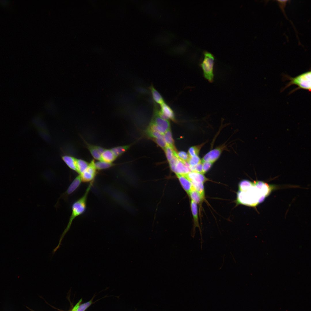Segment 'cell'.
<instances>
[{"mask_svg":"<svg viewBox=\"0 0 311 311\" xmlns=\"http://www.w3.org/2000/svg\"><path fill=\"white\" fill-rule=\"evenodd\" d=\"M91 300L88 302L79 305L76 311H85L92 304Z\"/></svg>","mask_w":311,"mask_h":311,"instance_id":"cell-30","label":"cell"},{"mask_svg":"<svg viewBox=\"0 0 311 311\" xmlns=\"http://www.w3.org/2000/svg\"><path fill=\"white\" fill-rule=\"evenodd\" d=\"M191 166H194L201 162V160L198 156L189 157L187 162Z\"/></svg>","mask_w":311,"mask_h":311,"instance_id":"cell-28","label":"cell"},{"mask_svg":"<svg viewBox=\"0 0 311 311\" xmlns=\"http://www.w3.org/2000/svg\"><path fill=\"white\" fill-rule=\"evenodd\" d=\"M189 195L191 200L197 204H200L204 200L200 194L194 188L190 191Z\"/></svg>","mask_w":311,"mask_h":311,"instance_id":"cell-18","label":"cell"},{"mask_svg":"<svg viewBox=\"0 0 311 311\" xmlns=\"http://www.w3.org/2000/svg\"><path fill=\"white\" fill-rule=\"evenodd\" d=\"M185 175L191 183H204L208 180L204 174L201 173L191 172Z\"/></svg>","mask_w":311,"mask_h":311,"instance_id":"cell-9","label":"cell"},{"mask_svg":"<svg viewBox=\"0 0 311 311\" xmlns=\"http://www.w3.org/2000/svg\"><path fill=\"white\" fill-rule=\"evenodd\" d=\"M147 132L148 135L153 138H164L163 135L158 132L149 129H147Z\"/></svg>","mask_w":311,"mask_h":311,"instance_id":"cell-29","label":"cell"},{"mask_svg":"<svg viewBox=\"0 0 311 311\" xmlns=\"http://www.w3.org/2000/svg\"><path fill=\"white\" fill-rule=\"evenodd\" d=\"M202 163V173L204 174L210 169L213 163L209 162H204Z\"/></svg>","mask_w":311,"mask_h":311,"instance_id":"cell-33","label":"cell"},{"mask_svg":"<svg viewBox=\"0 0 311 311\" xmlns=\"http://www.w3.org/2000/svg\"><path fill=\"white\" fill-rule=\"evenodd\" d=\"M194 188L198 191L204 199L205 198V192L204 183H191Z\"/></svg>","mask_w":311,"mask_h":311,"instance_id":"cell-25","label":"cell"},{"mask_svg":"<svg viewBox=\"0 0 311 311\" xmlns=\"http://www.w3.org/2000/svg\"><path fill=\"white\" fill-rule=\"evenodd\" d=\"M71 311H73V310H72Z\"/></svg>","mask_w":311,"mask_h":311,"instance_id":"cell-35","label":"cell"},{"mask_svg":"<svg viewBox=\"0 0 311 311\" xmlns=\"http://www.w3.org/2000/svg\"><path fill=\"white\" fill-rule=\"evenodd\" d=\"M116 157L111 149H105L101 155V160L111 163Z\"/></svg>","mask_w":311,"mask_h":311,"instance_id":"cell-15","label":"cell"},{"mask_svg":"<svg viewBox=\"0 0 311 311\" xmlns=\"http://www.w3.org/2000/svg\"><path fill=\"white\" fill-rule=\"evenodd\" d=\"M154 140L157 144L164 149L167 146V144L164 138L154 139Z\"/></svg>","mask_w":311,"mask_h":311,"instance_id":"cell-32","label":"cell"},{"mask_svg":"<svg viewBox=\"0 0 311 311\" xmlns=\"http://www.w3.org/2000/svg\"><path fill=\"white\" fill-rule=\"evenodd\" d=\"M191 172L190 168L179 160L176 164L175 172L176 174H186Z\"/></svg>","mask_w":311,"mask_h":311,"instance_id":"cell-13","label":"cell"},{"mask_svg":"<svg viewBox=\"0 0 311 311\" xmlns=\"http://www.w3.org/2000/svg\"><path fill=\"white\" fill-rule=\"evenodd\" d=\"M93 182L89 183L84 195L81 198L72 204L71 207V214L69 218L67 226L61 235L58 245L53 250L54 252H56L59 248L62 239L65 234L69 230L73 220L76 217L81 215L85 212L86 208L88 196L93 185Z\"/></svg>","mask_w":311,"mask_h":311,"instance_id":"cell-1","label":"cell"},{"mask_svg":"<svg viewBox=\"0 0 311 311\" xmlns=\"http://www.w3.org/2000/svg\"><path fill=\"white\" fill-rule=\"evenodd\" d=\"M253 185V183L247 180H243L239 183V191H244L249 189Z\"/></svg>","mask_w":311,"mask_h":311,"instance_id":"cell-24","label":"cell"},{"mask_svg":"<svg viewBox=\"0 0 311 311\" xmlns=\"http://www.w3.org/2000/svg\"><path fill=\"white\" fill-rule=\"evenodd\" d=\"M190 205L193 217L194 226L195 227H198L200 228L198 222L197 204L196 202L191 200Z\"/></svg>","mask_w":311,"mask_h":311,"instance_id":"cell-14","label":"cell"},{"mask_svg":"<svg viewBox=\"0 0 311 311\" xmlns=\"http://www.w3.org/2000/svg\"><path fill=\"white\" fill-rule=\"evenodd\" d=\"M164 150L168 160L169 162L174 156V154L176 150L167 145Z\"/></svg>","mask_w":311,"mask_h":311,"instance_id":"cell-27","label":"cell"},{"mask_svg":"<svg viewBox=\"0 0 311 311\" xmlns=\"http://www.w3.org/2000/svg\"><path fill=\"white\" fill-rule=\"evenodd\" d=\"M81 182V176L79 175L74 179L62 196L67 198L78 188Z\"/></svg>","mask_w":311,"mask_h":311,"instance_id":"cell-8","label":"cell"},{"mask_svg":"<svg viewBox=\"0 0 311 311\" xmlns=\"http://www.w3.org/2000/svg\"><path fill=\"white\" fill-rule=\"evenodd\" d=\"M176 175L183 188L189 195L190 191L194 189L191 182L185 174H176Z\"/></svg>","mask_w":311,"mask_h":311,"instance_id":"cell-10","label":"cell"},{"mask_svg":"<svg viewBox=\"0 0 311 311\" xmlns=\"http://www.w3.org/2000/svg\"><path fill=\"white\" fill-rule=\"evenodd\" d=\"M161 113L166 117L167 120L170 119L175 121V117L174 113L170 108L164 102L160 105Z\"/></svg>","mask_w":311,"mask_h":311,"instance_id":"cell-12","label":"cell"},{"mask_svg":"<svg viewBox=\"0 0 311 311\" xmlns=\"http://www.w3.org/2000/svg\"><path fill=\"white\" fill-rule=\"evenodd\" d=\"M204 58L200 66L203 71L205 78L209 82L213 80V66L214 57L211 53L207 51L204 52Z\"/></svg>","mask_w":311,"mask_h":311,"instance_id":"cell-4","label":"cell"},{"mask_svg":"<svg viewBox=\"0 0 311 311\" xmlns=\"http://www.w3.org/2000/svg\"><path fill=\"white\" fill-rule=\"evenodd\" d=\"M62 160L71 169L77 171V159L70 156H64L62 157Z\"/></svg>","mask_w":311,"mask_h":311,"instance_id":"cell-16","label":"cell"},{"mask_svg":"<svg viewBox=\"0 0 311 311\" xmlns=\"http://www.w3.org/2000/svg\"><path fill=\"white\" fill-rule=\"evenodd\" d=\"M163 137L167 145L174 149L176 150L174 145V141L172 138L170 129L167 131L163 135Z\"/></svg>","mask_w":311,"mask_h":311,"instance_id":"cell-21","label":"cell"},{"mask_svg":"<svg viewBox=\"0 0 311 311\" xmlns=\"http://www.w3.org/2000/svg\"><path fill=\"white\" fill-rule=\"evenodd\" d=\"M92 161L86 170L80 175L82 182L85 183L93 181L96 174V169Z\"/></svg>","mask_w":311,"mask_h":311,"instance_id":"cell-6","label":"cell"},{"mask_svg":"<svg viewBox=\"0 0 311 311\" xmlns=\"http://www.w3.org/2000/svg\"><path fill=\"white\" fill-rule=\"evenodd\" d=\"M311 72L308 71L302 73L295 77H292L287 75H283L284 80H289L286 86L281 90V92L291 85H295L298 86L297 88L292 90L290 94L300 89L308 90L310 92L311 88Z\"/></svg>","mask_w":311,"mask_h":311,"instance_id":"cell-3","label":"cell"},{"mask_svg":"<svg viewBox=\"0 0 311 311\" xmlns=\"http://www.w3.org/2000/svg\"><path fill=\"white\" fill-rule=\"evenodd\" d=\"M129 147V145L119 146L113 148L111 150L116 158L126 151Z\"/></svg>","mask_w":311,"mask_h":311,"instance_id":"cell-22","label":"cell"},{"mask_svg":"<svg viewBox=\"0 0 311 311\" xmlns=\"http://www.w3.org/2000/svg\"><path fill=\"white\" fill-rule=\"evenodd\" d=\"M225 147V146H222L210 151L202 158L201 162H209L213 163L218 158Z\"/></svg>","mask_w":311,"mask_h":311,"instance_id":"cell-7","label":"cell"},{"mask_svg":"<svg viewBox=\"0 0 311 311\" xmlns=\"http://www.w3.org/2000/svg\"><path fill=\"white\" fill-rule=\"evenodd\" d=\"M178 159L174 156L172 159L169 162L170 168L174 172L175 171L176 164L178 160Z\"/></svg>","mask_w":311,"mask_h":311,"instance_id":"cell-34","label":"cell"},{"mask_svg":"<svg viewBox=\"0 0 311 311\" xmlns=\"http://www.w3.org/2000/svg\"><path fill=\"white\" fill-rule=\"evenodd\" d=\"M151 123L154 125L155 130L163 135L167 131L170 129L169 122L168 120L160 117L158 115L156 111L155 112L154 117Z\"/></svg>","mask_w":311,"mask_h":311,"instance_id":"cell-5","label":"cell"},{"mask_svg":"<svg viewBox=\"0 0 311 311\" xmlns=\"http://www.w3.org/2000/svg\"><path fill=\"white\" fill-rule=\"evenodd\" d=\"M174 155L182 162H187L190 157L188 154L183 151H180L178 152H175Z\"/></svg>","mask_w":311,"mask_h":311,"instance_id":"cell-26","label":"cell"},{"mask_svg":"<svg viewBox=\"0 0 311 311\" xmlns=\"http://www.w3.org/2000/svg\"><path fill=\"white\" fill-rule=\"evenodd\" d=\"M150 89L153 98L155 102L160 105L164 102L160 94L153 86L150 87Z\"/></svg>","mask_w":311,"mask_h":311,"instance_id":"cell-20","label":"cell"},{"mask_svg":"<svg viewBox=\"0 0 311 311\" xmlns=\"http://www.w3.org/2000/svg\"><path fill=\"white\" fill-rule=\"evenodd\" d=\"M204 143L198 145L193 146L190 147L189 149L188 154L190 157L198 156L202 147L204 145Z\"/></svg>","mask_w":311,"mask_h":311,"instance_id":"cell-23","label":"cell"},{"mask_svg":"<svg viewBox=\"0 0 311 311\" xmlns=\"http://www.w3.org/2000/svg\"><path fill=\"white\" fill-rule=\"evenodd\" d=\"M88 147L92 157L98 160H101V155L105 149L100 146L88 145Z\"/></svg>","mask_w":311,"mask_h":311,"instance_id":"cell-11","label":"cell"},{"mask_svg":"<svg viewBox=\"0 0 311 311\" xmlns=\"http://www.w3.org/2000/svg\"><path fill=\"white\" fill-rule=\"evenodd\" d=\"M89 164L86 161L81 159H77V172L80 175L88 168Z\"/></svg>","mask_w":311,"mask_h":311,"instance_id":"cell-17","label":"cell"},{"mask_svg":"<svg viewBox=\"0 0 311 311\" xmlns=\"http://www.w3.org/2000/svg\"><path fill=\"white\" fill-rule=\"evenodd\" d=\"M266 196L253 183V185L247 190L239 191L237 201L239 204L254 206L262 202Z\"/></svg>","mask_w":311,"mask_h":311,"instance_id":"cell-2","label":"cell"},{"mask_svg":"<svg viewBox=\"0 0 311 311\" xmlns=\"http://www.w3.org/2000/svg\"><path fill=\"white\" fill-rule=\"evenodd\" d=\"M190 169L191 172H196L202 173V164L201 162L194 166H190Z\"/></svg>","mask_w":311,"mask_h":311,"instance_id":"cell-31","label":"cell"},{"mask_svg":"<svg viewBox=\"0 0 311 311\" xmlns=\"http://www.w3.org/2000/svg\"><path fill=\"white\" fill-rule=\"evenodd\" d=\"M94 165L96 170H101L109 168L113 165L111 163H109L103 160L93 162Z\"/></svg>","mask_w":311,"mask_h":311,"instance_id":"cell-19","label":"cell"}]
</instances>
